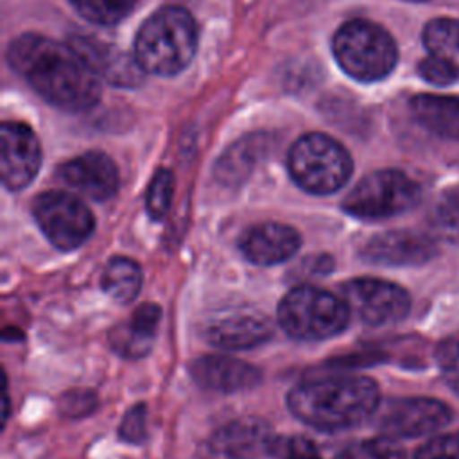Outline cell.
Returning a JSON list of instances; mask_svg holds the SVG:
<instances>
[{
    "instance_id": "obj_1",
    "label": "cell",
    "mask_w": 459,
    "mask_h": 459,
    "mask_svg": "<svg viewBox=\"0 0 459 459\" xmlns=\"http://www.w3.org/2000/svg\"><path fill=\"white\" fill-rule=\"evenodd\" d=\"M7 59L34 91L61 109L82 111L99 100V75L72 45L29 32L13 39Z\"/></svg>"
},
{
    "instance_id": "obj_2",
    "label": "cell",
    "mask_w": 459,
    "mask_h": 459,
    "mask_svg": "<svg viewBox=\"0 0 459 459\" xmlns=\"http://www.w3.org/2000/svg\"><path fill=\"white\" fill-rule=\"evenodd\" d=\"M290 412L317 430L351 429L378 411L380 391L368 377H330L296 385L287 394Z\"/></svg>"
},
{
    "instance_id": "obj_3",
    "label": "cell",
    "mask_w": 459,
    "mask_h": 459,
    "mask_svg": "<svg viewBox=\"0 0 459 459\" xmlns=\"http://www.w3.org/2000/svg\"><path fill=\"white\" fill-rule=\"evenodd\" d=\"M197 27L192 14L176 5L152 13L134 39V59L142 70L156 75H174L194 57Z\"/></svg>"
},
{
    "instance_id": "obj_4",
    "label": "cell",
    "mask_w": 459,
    "mask_h": 459,
    "mask_svg": "<svg viewBox=\"0 0 459 459\" xmlns=\"http://www.w3.org/2000/svg\"><path fill=\"white\" fill-rule=\"evenodd\" d=\"M350 321L346 301L314 285L290 289L278 305V323L294 339L323 341L341 333Z\"/></svg>"
},
{
    "instance_id": "obj_5",
    "label": "cell",
    "mask_w": 459,
    "mask_h": 459,
    "mask_svg": "<svg viewBox=\"0 0 459 459\" xmlns=\"http://www.w3.org/2000/svg\"><path fill=\"white\" fill-rule=\"evenodd\" d=\"M333 56L339 66L360 82H375L391 74L398 48L391 34L368 20H351L333 36Z\"/></svg>"
},
{
    "instance_id": "obj_6",
    "label": "cell",
    "mask_w": 459,
    "mask_h": 459,
    "mask_svg": "<svg viewBox=\"0 0 459 459\" xmlns=\"http://www.w3.org/2000/svg\"><path fill=\"white\" fill-rule=\"evenodd\" d=\"M287 167L298 186L310 194L337 192L350 179L353 161L348 151L323 133H308L294 142Z\"/></svg>"
},
{
    "instance_id": "obj_7",
    "label": "cell",
    "mask_w": 459,
    "mask_h": 459,
    "mask_svg": "<svg viewBox=\"0 0 459 459\" xmlns=\"http://www.w3.org/2000/svg\"><path fill=\"white\" fill-rule=\"evenodd\" d=\"M420 185L402 170L385 169L364 176L344 197L342 210L357 219L375 221L400 215L420 203Z\"/></svg>"
},
{
    "instance_id": "obj_8",
    "label": "cell",
    "mask_w": 459,
    "mask_h": 459,
    "mask_svg": "<svg viewBox=\"0 0 459 459\" xmlns=\"http://www.w3.org/2000/svg\"><path fill=\"white\" fill-rule=\"evenodd\" d=\"M32 215L45 237L61 251L84 244L95 228L90 208L72 194L43 192L32 203Z\"/></svg>"
},
{
    "instance_id": "obj_9",
    "label": "cell",
    "mask_w": 459,
    "mask_h": 459,
    "mask_svg": "<svg viewBox=\"0 0 459 459\" xmlns=\"http://www.w3.org/2000/svg\"><path fill=\"white\" fill-rule=\"evenodd\" d=\"M342 299L364 325L384 326L403 319L411 308L405 289L378 278H353L342 287Z\"/></svg>"
},
{
    "instance_id": "obj_10",
    "label": "cell",
    "mask_w": 459,
    "mask_h": 459,
    "mask_svg": "<svg viewBox=\"0 0 459 459\" xmlns=\"http://www.w3.org/2000/svg\"><path fill=\"white\" fill-rule=\"evenodd\" d=\"M450 416L448 407L439 400L423 396L396 398L378 409L377 427L387 437H418L445 427Z\"/></svg>"
},
{
    "instance_id": "obj_11",
    "label": "cell",
    "mask_w": 459,
    "mask_h": 459,
    "mask_svg": "<svg viewBox=\"0 0 459 459\" xmlns=\"http://www.w3.org/2000/svg\"><path fill=\"white\" fill-rule=\"evenodd\" d=\"M271 427L260 418H238L219 427L201 446L199 459H258L269 454Z\"/></svg>"
},
{
    "instance_id": "obj_12",
    "label": "cell",
    "mask_w": 459,
    "mask_h": 459,
    "mask_svg": "<svg viewBox=\"0 0 459 459\" xmlns=\"http://www.w3.org/2000/svg\"><path fill=\"white\" fill-rule=\"evenodd\" d=\"M203 335L222 350H247L267 342L273 337V325L255 308H226L204 325Z\"/></svg>"
},
{
    "instance_id": "obj_13",
    "label": "cell",
    "mask_w": 459,
    "mask_h": 459,
    "mask_svg": "<svg viewBox=\"0 0 459 459\" xmlns=\"http://www.w3.org/2000/svg\"><path fill=\"white\" fill-rule=\"evenodd\" d=\"M2 183L9 190H22L38 174L41 149L36 134L22 122H4L2 126Z\"/></svg>"
},
{
    "instance_id": "obj_14",
    "label": "cell",
    "mask_w": 459,
    "mask_h": 459,
    "mask_svg": "<svg viewBox=\"0 0 459 459\" xmlns=\"http://www.w3.org/2000/svg\"><path fill=\"white\" fill-rule=\"evenodd\" d=\"M360 255L380 265H421L436 255V244L420 231L393 230L373 235L362 246Z\"/></svg>"
},
{
    "instance_id": "obj_15",
    "label": "cell",
    "mask_w": 459,
    "mask_h": 459,
    "mask_svg": "<svg viewBox=\"0 0 459 459\" xmlns=\"http://www.w3.org/2000/svg\"><path fill=\"white\" fill-rule=\"evenodd\" d=\"M57 176L63 183L95 201L109 199L118 188L117 165L100 151H90L65 161Z\"/></svg>"
},
{
    "instance_id": "obj_16",
    "label": "cell",
    "mask_w": 459,
    "mask_h": 459,
    "mask_svg": "<svg viewBox=\"0 0 459 459\" xmlns=\"http://www.w3.org/2000/svg\"><path fill=\"white\" fill-rule=\"evenodd\" d=\"M242 255L256 265H274L290 258L301 246L299 233L280 222H262L247 228L240 237Z\"/></svg>"
},
{
    "instance_id": "obj_17",
    "label": "cell",
    "mask_w": 459,
    "mask_h": 459,
    "mask_svg": "<svg viewBox=\"0 0 459 459\" xmlns=\"http://www.w3.org/2000/svg\"><path fill=\"white\" fill-rule=\"evenodd\" d=\"M190 375L197 385L219 393L251 389L260 382V371L255 366L228 355L195 359L190 366Z\"/></svg>"
},
{
    "instance_id": "obj_18",
    "label": "cell",
    "mask_w": 459,
    "mask_h": 459,
    "mask_svg": "<svg viewBox=\"0 0 459 459\" xmlns=\"http://www.w3.org/2000/svg\"><path fill=\"white\" fill-rule=\"evenodd\" d=\"M72 47L88 61L95 74L104 77L108 82L133 86L142 81V66L138 65V61H131L129 56L115 47H109L91 38L75 39Z\"/></svg>"
},
{
    "instance_id": "obj_19",
    "label": "cell",
    "mask_w": 459,
    "mask_h": 459,
    "mask_svg": "<svg viewBox=\"0 0 459 459\" xmlns=\"http://www.w3.org/2000/svg\"><path fill=\"white\" fill-rule=\"evenodd\" d=\"M161 308L154 303L140 305L129 321L122 326H117L111 335L109 342L111 348L127 359H140L147 355L154 344L158 323H160Z\"/></svg>"
},
{
    "instance_id": "obj_20",
    "label": "cell",
    "mask_w": 459,
    "mask_h": 459,
    "mask_svg": "<svg viewBox=\"0 0 459 459\" xmlns=\"http://www.w3.org/2000/svg\"><path fill=\"white\" fill-rule=\"evenodd\" d=\"M411 109L427 131L459 142V97L421 93L411 100Z\"/></svg>"
},
{
    "instance_id": "obj_21",
    "label": "cell",
    "mask_w": 459,
    "mask_h": 459,
    "mask_svg": "<svg viewBox=\"0 0 459 459\" xmlns=\"http://www.w3.org/2000/svg\"><path fill=\"white\" fill-rule=\"evenodd\" d=\"M102 290L118 303H129L136 298L142 287V269L140 265L126 256L111 258L100 278Z\"/></svg>"
},
{
    "instance_id": "obj_22",
    "label": "cell",
    "mask_w": 459,
    "mask_h": 459,
    "mask_svg": "<svg viewBox=\"0 0 459 459\" xmlns=\"http://www.w3.org/2000/svg\"><path fill=\"white\" fill-rule=\"evenodd\" d=\"M423 43L434 56L459 65V20L436 18L423 29Z\"/></svg>"
},
{
    "instance_id": "obj_23",
    "label": "cell",
    "mask_w": 459,
    "mask_h": 459,
    "mask_svg": "<svg viewBox=\"0 0 459 459\" xmlns=\"http://www.w3.org/2000/svg\"><path fill=\"white\" fill-rule=\"evenodd\" d=\"M70 4L91 23L115 25L134 9L136 0H70Z\"/></svg>"
},
{
    "instance_id": "obj_24",
    "label": "cell",
    "mask_w": 459,
    "mask_h": 459,
    "mask_svg": "<svg viewBox=\"0 0 459 459\" xmlns=\"http://www.w3.org/2000/svg\"><path fill=\"white\" fill-rule=\"evenodd\" d=\"M333 459H405L403 450L391 437H373L342 448Z\"/></svg>"
},
{
    "instance_id": "obj_25",
    "label": "cell",
    "mask_w": 459,
    "mask_h": 459,
    "mask_svg": "<svg viewBox=\"0 0 459 459\" xmlns=\"http://www.w3.org/2000/svg\"><path fill=\"white\" fill-rule=\"evenodd\" d=\"M434 224L445 238L459 242V186L446 190L439 197L434 208Z\"/></svg>"
},
{
    "instance_id": "obj_26",
    "label": "cell",
    "mask_w": 459,
    "mask_h": 459,
    "mask_svg": "<svg viewBox=\"0 0 459 459\" xmlns=\"http://www.w3.org/2000/svg\"><path fill=\"white\" fill-rule=\"evenodd\" d=\"M172 194H174V176L169 169H160L154 174L145 197V208L152 219H161L169 212Z\"/></svg>"
},
{
    "instance_id": "obj_27",
    "label": "cell",
    "mask_w": 459,
    "mask_h": 459,
    "mask_svg": "<svg viewBox=\"0 0 459 459\" xmlns=\"http://www.w3.org/2000/svg\"><path fill=\"white\" fill-rule=\"evenodd\" d=\"M269 455L276 459H321L317 446L305 436H273Z\"/></svg>"
},
{
    "instance_id": "obj_28",
    "label": "cell",
    "mask_w": 459,
    "mask_h": 459,
    "mask_svg": "<svg viewBox=\"0 0 459 459\" xmlns=\"http://www.w3.org/2000/svg\"><path fill=\"white\" fill-rule=\"evenodd\" d=\"M418 70L425 81L437 86H446L459 81V65L441 56L430 54L420 63Z\"/></svg>"
},
{
    "instance_id": "obj_29",
    "label": "cell",
    "mask_w": 459,
    "mask_h": 459,
    "mask_svg": "<svg viewBox=\"0 0 459 459\" xmlns=\"http://www.w3.org/2000/svg\"><path fill=\"white\" fill-rule=\"evenodd\" d=\"M436 360L448 387L459 396V341L446 339L436 350Z\"/></svg>"
},
{
    "instance_id": "obj_30",
    "label": "cell",
    "mask_w": 459,
    "mask_h": 459,
    "mask_svg": "<svg viewBox=\"0 0 459 459\" xmlns=\"http://www.w3.org/2000/svg\"><path fill=\"white\" fill-rule=\"evenodd\" d=\"M414 459H459V432L427 441L418 448Z\"/></svg>"
},
{
    "instance_id": "obj_31",
    "label": "cell",
    "mask_w": 459,
    "mask_h": 459,
    "mask_svg": "<svg viewBox=\"0 0 459 459\" xmlns=\"http://www.w3.org/2000/svg\"><path fill=\"white\" fill-rule=\"evenodd\" d=\"M118 434L127 443H142L147 436V409L143 403L131 407L118 429Z\"/></svg>"
},
{
    "instance_id": "obj_32",
    "label": "cell",
    "mask_w": 459,
    "mask_h": 459,
    "mask_svg": "<svg viewBox=\"0 0 459 459\" xmlns=\"http://www.w3.org/2000/svg\"><path fill=\"white\" fill-rule=\"evenodd\" d=\"M95 407V396L88 391H70L59 402V411L70 418L84 416Z\"/></svg>"
}]
</instances>
